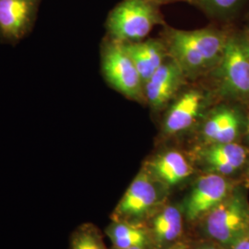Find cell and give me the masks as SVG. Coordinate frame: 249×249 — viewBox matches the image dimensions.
I'll use <instances>...</instances> for the list:
<instances>
[{"instance_id":"8fae6325","label":"cell","mask_w":249,"mask_h":249,"mask_svg":"<svg viewBox=\"0 0 249 249\" xmlns=\"http://www.w3.org/2000/svg\"><path fill=\"white\" fill-rule=\"evenodd\" d=\"M244 125L240 112L229 106H220L210 111L201 125V140L205 145L236 142Z\"/></svg>"},{"instance_id":"603a6c76","label":"cell","mask_w":249,"mask_h":249,"mask_svg":"<svg viewBox=\"0 0 249 249\" xmlns=\"http://www.w3.org/2000/svg\"><path fill=\"white\" fill-rule=\"evenodd\" d=\"M247 133H248V136H249V121H248V124H247Z\"/></svg>"},{"instance_id":"ba28073f","label":"cell","mask_w":249,"mask_h":249,"mask_svg":"<svg viewBox=\"0 0 249 249\" xmlns=\"http://www.w3.org/2000/svg\"><path fill=\"white\" fill-rule=\"evenodd\" d=\"M212 104V95L200 88H189L178 93L168 106L161 132L166 137L186 132L204 118Z\"/></svg>"},{"instance_id":"d4e9b609","label":"cell","mask_w":249,"mask_h":249,"mask_svg":"<svg viewBox=\"0 0 249 249\" xmlns=\"http://www.w3.org/2000/svg\"><path fill=\"white\" fill-rule=\"evenodd\" d=\"M247 35H248V36H249V33H248V34H247Z\"/></svg>"},{"instance_id":"7402d4cb","label":"cell","mask_w":249,"mask_h":249,"mask_svg":"<svg viewBox=\"0 0 249 249\" xmlns=\"http://www.w3.org/2000/svg\"><path fill=\"white\" fill-rule=\"evenodd\" d=\"M188 249L187 247H185V246H183V245H178V244H176L175 246H173V247H171L170 249Z\"/></svg>"},{"instance_id":"7c38bea8","label":"cell","mask_w":249,"mask_h":249,"mask_svg":"<svg viewBox=\"0 0 249 249\" xmlns=\"http://www.w3.org/2000/svg\"><path fill=\"white\" fill-rule=\"evenodd\" d=\"M206 173H215L230 178L249 160V149L237 142L205 145L198 152Z\"/></svg>"},{"instance_id":"30bf717a","label":"cell","mask_w":249,"mask_h":249,"mask_svg":"<svg viewBox=\"0 0 249 249\" xmlns=\"http://www.w3.org/2000/svg\"><path fill=\"white\" fill-rule=\"evenodd\" d=\"M186 79L180 66L169 56L145 82V102L155 111L168 107L178 96Z\"/></svg>"},{"instance_id":"8992f818","label":"cell","mask_w":249,"mask_h":249,"mask_svg":"<svg viewBox=\"0 0 249 249\" xmlns=\"http://www.w3.org/2000/svg\"><path fill=\"white\" fill-rule=\"evenodd\" d=\"M163 188L167 187L161 185L142 167L116 205L112 220L142 223L143 220L160 204Z\"/></svg>"},{"instance_id":"5bb4252c","label":"cell","mask_w":249,"mask_h":249,"mask_svg":"<svg viewBox=\"0 0 249 249\" xmlns=\"http://www.w3.org/2000/svg\"><path fill=\"white\" fill-rule=\"evenodd\" d=\"M123 44L142 80L143 84L170 56L165 43L160 39L151 38Z\"/></svg>"},{"instance_id":"ffe728a7","label":"cell","mask_w":249,"mask_h":249,"mask_svg":"<svg viewBox=\"0 0 249 249\" xmlns=\"http://www.w3.org/2000/svg\"><path fill=\"white\" fill-rule=\"evenodd\" d=\"M194 249H225L223 247H221L220 245H218L217 243H204L201 245L196 246V248Z\"/></svg>"},{"instance_id":"484cf974","label":"cell","mask_w":249,"mask_h":249,"mask_svg":"<svg viewBox=\"0 0 249 249\" xmlns=\"http://www.w3.org/2000/svg\"></svg>"},{"instance_id":"5b68a950","label":"cell","mask_w":249,"mask_h":249,"mask_svg":"<svg viewBox=\"0 0 249 249\" xmlns=\"http://www.w3.org/2000/svg\"><path fill=\"white\" fill-rule=\"evenodd\" d=\"M101 72L108 86L125 98L146 103L144 84L122 42L106 37L101 45Z\"/></svg>"},{"instance_id":"9a60e30c","label":"cell","mask_w":249,"mask_h":249,"mask_svg":"<svg viewBox=\"0 0 249 249\" xmlns=\"http://www.w3.org/2000/svg\"><path fill=\"white\" fill-rule=\"evenodd\" d=\"M184 215L175 206L161 208L151 220V234L152 247L158 249H168L175 246L183 231Z\"/></svg>"},{"instance_id":"d6986e66","label":"cell","mask_w":249,"mask_h":249,"mask_svg":"<svg viewBox=\"0 0 249 249\" xmlns=\"http://www.w3.org/2000/svg\"><path fill=\"white\" fill-rule=\"evenodd\" d=\"M227 249H249V231L234 241Z\"/></svg>"},{"instance_id":"ac0fdd59","label":"cell","mask_w":249,"mask_h":249,"mask_svg":"<svg viewBox=\"0 0 249 249\" xmlns=\"http://www.w3.org/2000/svg\"><path fill=\"white\" fill-rule=\"evenodd\" d=\"M249 0H197V7L207 15L218 19H229L235 16Z\"/></svg>"},{"instance_id":"7a4b0ae2","label":"cell","mask_w":249,"mask_h":249,"mask_svg":"<svg viewBox=\"0 0 249 249\" xmlns=\"http://www.w3.org/2000/svg\"><path fill=\"white\" fill-rule=\"evenodd\" d=\"M159 4L155 0L120 1L107 16V37L123 43L142 41L153 27L164 23Z\"/></svg>"},{"instance_id":"4fadbf2b","label":"cell","mask_w":249,"mask_h":249,"mask_svg":"<svg viewBox=\"0 0 249 249\" xmlns=\"http://www.w3.org/2000/svg\"><path fill=\"white\" fill-rule=\"evenodd\" d=\"M143 168L167 188L181 184L194 173L187 156L178 150L161 151L147 160Z\"/></svg>"},{"instance_id":"cb8c5ba5","label":"cell","mask_w":249,"mask_h":249,"mask_svg":"<svg viewBox=\"0 0 249 249\" xmlns=\"http://www.w3.org/2000/svg\"><path fill=\"white\" fill-rule=\"evenodd\" d=\"M142 249V248H132V249Z\"/></svg>"},{"instance_id":"277c9868","label":"cell","mask_w":249,"mask_h":249,"mask_svg":"<svg viewBox=\"0 0 249 249\" xmlns=\"http://www.w3.org/2000/svg\"><path fill=\"white\" fill-rule=\"evenodd\" d=\"M206 235L225 249L249 231V201L246 191L236 187L221 204L202 220Z\"/></svg>"},{"instance_id":"9c48e42d","label":"cell","mask_w":249,"mask_h":249,"mask_svg":"<svg viewBox=\"0 0 249 249\" xmlns=\"http://www.w3.org/2000/svg\"><path fill=\"white\" fill-rule=\"evenodd\" d=\"M42 0H0V43L14 46L36 24Z\"/></svg>"},{"instance_id":"44dd1931","label":"cell","mask_w":249,"mask_h":249,"mask_svg":"<svg viewBox=\"0 0 249 249\" xmlns=\"http://www.w3.org/2000/svg\"><path fill=\"white\" fill-rule=\"evenodd\" d=\"M158 3H166V2H187L191 5H195L197 7V0H155Z\"/></svg>"},{"instance_id":"3957f363","label":"cell","mask_w":249,"mask_h":249,"mask_svg":"<svg viewBox=\"0 0 249 249\" xmlns=\"http://www.w3.org/2000/svg\"><path fill=\"white\" fill-rule=\"evenodd\" d=\"M214 71L219 95L249 103V36L247 34H230L223 57Z\"/></svg>"},{"instance_id":"2e32d148","label":"cell","mask_w":249,"mask_h":249,"mask_svg":"<svg viewBox=\"0 0 249 249\" xmlns=\"http://www.w3.org/2000/svg\"><path fill=\"white\" fill-rule=\"evenodd\" d=\"M106 233L113 244V249H150L152 247L149 229L142 223L112 220V223L107 226Z\"/></svg>"},{"instance_id":"6da1fadb","label":"cell","mask_w":249,"mask_h":249,"mask_svg":"<svg viewBox=\"0 0 249 249\" xmlns=\"http://www.w3.org/2000/svg\"><path fill=\"white\" fill-rule=\"evenodd\" d=\"M229 36L215 28L191 31L167 28L162 40L170 56L180 66L186 78L194 79L216 69Z\"/></svg>"},{"instance_id":"e0dca14e","label":"cell","mask_w":249,"mask_h":249,"mask_svg":"<svg viewBox=\"0 0 249 249\" xmlns=\"http://www.w3.org/2000/svg\"><path fill=\"white\" fill-rule=\"evenodd\" d=\"M69 249H107L103 233L92 223H83L73 231Z\"/></svg>"},{"instance_id":"52a82bcc","label":"cell","mask_w":249,"mask_h":249,"mask_svg":"<svg viewBox=\"0 0 249 249\" xmlns=\"http://www.w3.org/2000/svg\"><path fill=\"white\" fill-rule=\"evenodd\" d=\"M236 187L228 177L206 173L196 179L186 197L182 208L183 215L190 223L202 221Z\"/></svg>"}]
</instances>
